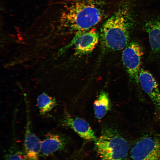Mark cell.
Segmentation results:
<instances>
[{
	"mask_svg": "<svg viewBox=\"0 0 160 160\" xmlns=\"http://www.w3.org/2000/svg\"><path fill=\"white\" fill-rule=\"evenodd\" d=\"M103 5L102 0H71L61 15V25L76 33L92 28L103 17Z\"/></svg>",
	"mask_w": 160,
	"mask_h": 160,
	"instance_id": "cell-1",
	"label": "cell"
},
{
	"mask_svg": "<svg viewBox=\"0 0 160 160\" xmlns=\"http://www.w3.org/2000/svg\"><path fill=\"white\" fill-rule=\"evenodd\" d=\"M127 14L124 9H119L103 25L99 40L103 52L119 51L128 44L130 35Z\"/></svg>",
	"mask_w": 160,
	"mask_h": 160,
	"instance_id": "cell-2",
	"label": "cell"
},
{
	"mask_svg": "<svg viewBox=\"0 0 160 160\" xmlns=\"http://www.w3.org/2000/svg\"><path fill=\"white\" fill-rule=\"evenodd\" d=\"M95 145L101 160H126L129 147L128 141L118 131L109 127L103 129Z\"/></svg>",
	"mask_w": 160,
	"mask_h": 160,
	"instance_id": "cell-3",
	"label": "cell"
},
{
	"mask_svg": "<svg viewBox=\"0 0 160 160\" xmlns=\"http://www.w3.org/2000/svg\"><path fill=\"white\" fill-rule=\"evenodd\" d=\"M132 160H160V136L148 133L139 138L132 148Z\"/></svg>",
	"mask_w": 160,
	"mask_h": 160,
	"instance_id": "cell-4",
	"label": "cell"
},
{
	"mask_svg": "<svg viewBox=\"0 0 160 160\" xmlns=\"http://www.w3.org/2000/svg\"><path fill=\"white\" fill-rule=\"evenodd\" d=\"M143 54L142 47L135 41L129 43L122 54V62L130 80L137 86L140 85L139 74Z\"/></svg>",
	"mask_w": 160,
	"mask_h": 160,
	"instance_id": "cell-5",
	"label": "cell"
},
{
	"mask_svg": "<svg viewBox=\"0 0 160 160\" xmlns=\"http://www.w3.org/2000/svg\"><path fill=\"white\" fill-rule=\"evenodd\" d=\"M139 81L140 85L154 105L156 118L160 120V92L155 79L150 72L141 69L139 73Z\"/></svg>",
	"mask_w": 160,
	"mask_h": 160,
	"instance_id": "cell-6",
	"label": "cell"
},
{
	"mask_svg": "<svg viewBox=\"0 0 160 160\" xmlns=\"http://www.w3.org/2000/svg\"><path fill=\"white\" fill-rule=\"evenodd\" d=\"M99 40V34L92 28L76 32L71 45H73L76 55H85L94 50Z\"/></svg>",
	"mask_w": 160,
	"mask_h": 160,
	"instance_id": "cell-7",
	"label": "cell"
},
{
	"mask_svg": "<svg viewBox=\"0 0 160 160\" xmlns=\"http://www.w3.org/2000/svg\"><path fill=\"white\" fill-rule=\"evenodd\" d=\"M62 123L63 126L73 130L84 139L95 141L97 139L89 123L82 118L67 115L62 120Z\"/></svg>",
	"mask_w": 160,
	"mask_h": 160,
	"instance_id": "cell-8",
	"label": "cell"
},
{
	"mask_svg": "<svg viewBox=\"0 0 160 160\" xmlns=\"http://www.w3.org/2000/svg\"><path fill=\"white\" fill-rule=\"evenodd\" d=\"M28 116L24 141V155L26 160H39L41 141L31 131Z\"/></svg>",
	"mask_w": 160,
	"mask_h": 160,
	"instance_id": "cell-9",
	"label": "cell"
},
{
	"mask_svg": "<svg viewBox=\"0 0 160 160\" xmlns=\"http://www.w3.org/2000/svg\"><path fill=\"white\" fill-rule=\"evenodd\" d=\"M66 140L64 137L57 134L49 133L41 141V154L44 156H49L64 148Z\"/></svg>",
	"mask_w": 160,
	"mask_h": 160,
	"instance_id": "cell-10",
	"label": "cell"
},
{
	"mask_svg": "<svg viewBox=\"0 0 160 160\" xmlns=\"http://www.w3.org/2000/svg\"><path fill=\"white\" fill-rule=\"evenodd\" d=\"M144 28L148 33L152 52L160 53V19L147 22Z\"/></svg>",
	"mask_w": 160,
	"mask_h": 160,
	"instance_id": "cell-11",
	"label": "cell"
},
{
	"mask_svg": "<svg viewBox=\"0 0 160 160\" xmlns=\"http://www.w3.org/2000/svg\"><path fill=\"white\" fill-rule=\"evenodd\" d=\"M111 108V103L108 93L101 92L94 103L95 114L98 119L102 118Z\"/></svg>",
	"mask_w": 160,
	"mask_h": 160,
	"instance_id": "cell-12",
	"label": "cell"
},
{
	"mask_svg": "<svg viewBox=\"0 0 160 160\" xmlns=\"http://www.w3.org/2000/svg\"><path fill=\"white\" fill-rule=\"evenodd\" d=\"M37 105L41 115H44L50 111L57 105L55 99L43 92L37 98Z\"/></svg>",
	"mask_w": 160,
	"mask_h": 160,
	"instance_id": "cell-13",
	"label": "cell"
},
{
	"mask_svg": "<svg viewBox=\"0 0 160 160\" xmlns=\"http://www.w3.org/2000/svg\"><path fill=\"white\" fill-rule=\"evenodd\" d=\"M5 160H26L24 154L17 150H12L6 156Z\"/></svg>",
	"mask_w": 160,
	"mask_h": 160,
	"instance_id": "cell-14",
	"label": "cell"
}]
</instances>
